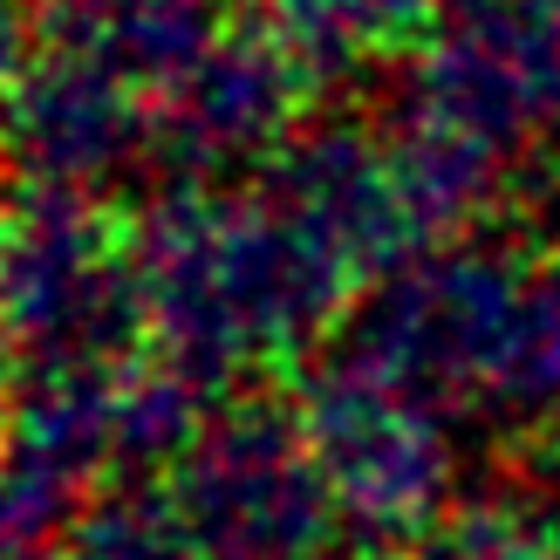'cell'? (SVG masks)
Wrapping results in <instances>:
<instances>
[{"label": "cell", "instance_id": "cell-1", "mask_svg": "<svg viewBox=\"0 0 560 560\" xmlns=\"http://www.w3.org/2000/svg\"><path fill=\"white\" fill-rule=\"evenodd\" d=\"M172 499L199 560H322L328 547L335 486L280 404H233L206 424Z\"/></svg>", "mask_w": 560, "mask_h": 560}, {"label": "cell", "instance_id": "cell-2", "mask_svg": "<svg viewBox=\"0 0 560 560\" xmlns=\"http://www.w3.org/2000/svg\"><path fill=\"white\" fill-rule=\"evenodd\" d=\"M301 431L335 486V506L355 520V540L397 547L444 506L452 444H444V424L431 410L389 397L376 383L307 370Z\"/></svg>", "mask_w": 560, "mask_h": 560}, {"label": "cell", "instance_id": "cell-3", "mask_svg": "<svg viewBox=\"0 0 560 560\" xmlns=\"http://www.w3.org/2000/svg\"><path fill=\"white\" fill-rule=\"evenodd\" d=\"M410 109L492 151L560 124V0H444Z\"/></svg>", "mask_w": 560, "mask_h": 560}, {"label": "cell", "instance_id": "cell-4", "mask_svg": "<svg viewBox=\"0 0 560 560\" xmlns=\"http://www.w3.org/2000/svg\"><path fill=\"white\" fill-rule=\"evenodd\" d=\"M144 137L151 117L130 103L124 75L82 55H42L0 103V151L27 172V185L82 191L90 178L117 172Z\"/></svg>", "mask_w": 560, "mask_h": 560}, {"label": "cell", "instance_id": "cell-5", "mask_svg": "<svg viewBox=\"0 0 560 560\" xmlns=\"http://www.w3.org/2000/svg\"><path fill=\"white\" fill-rule=\"evenodd\" d=\"M301 90H307L301 69L280 55V42L267 27L260 35L240 27V35H219V48L178 90H164L158 117H151V144L178 172V185H206L212 164L273 144L280 124L294 117Z\"/></svg>", "mask_w": 560, "mask_h": 560}, {"label": "cell", "instance_id": "cell-6", "mask_svg": "<svg viewBox=\"0 0 560 560\" xmlns=\"http://www.w3.org/2000/svg\"><path fill=\"white\" fill-rule=\"evenodd\" d=\"M267 199L280 212H294L301 226H315L349 267H370L376 280L410 267V254L424 246L397 178H389V158H376V144L349 124H328L315 137H301V144L273 164Z\"/></svg>", "mask_w": 560, "mask_h": 560}, {"label": "cell", "instance_id": "cell-7", "mask_svg": "<svg viewBox=\"0 0 560 560\" xmlns=\"http://www.w3.org/2000/svg\"><path fill=\"white\" fill-rule=\"evenodd\" d=\"M48 55H82L124 82H178L219 48L212 0H35Z\"/></svg>", "mask_w": 560, "mask_h": 560}, {"label": "cell", "instance_id": "cell-8", "mask_svg": "<svg viewBox=\"0 0 560 560\" xmlns=\"http://www.w3.org/2000/svg\"><path fill=\"white\" fill-rule=\"evenodd\" d=\"M117 410H124V383L109 370L55 362V370H35V383L21 389L8 417V452L82 486L103 458H117Z\"/></svg>", "mask_w": 560, "mask_h": 560}, {"label": "cell", "instance_id": "cell-9", "mask_svg": "<svg viewBox=\"0 0 560 560\" xmlns=\"http://www.w3.org/2000/svg\"><path fill=\"white\" fill-rule=\"evenodd\" d=\"M389 178H397L404 206L417 219V233H444L471 219L492 199V178H499V151L486 137H471L458 124H438L424 109H410L397 124V144H389Z\"/></svg>", "mask_w": 560, "mask_h": 560}, {"label": "cell", "instance_id": "cell-10", "mask_svg": "<svg viewBox=\"0 0 560 560\" xmlns=\"http://www.w3.org/2000/svg\"><path fill=\"white\" fill-rule=\"evenodd\" d=\"M62 560H199V547H191L185 520H178V499L137 479V486L103 492L75 520Z\"/></svg>", "mask_w": 560, "mask_h": 560}, {"label": "cell", "instance_id": "cell-11", "mask_svg": "<svg viewBox=\"0 0 560 560\" xmlns=\"http://www.w3.org/2000/svg\"><path fill=\"white\" fill-rule=\"evenodd\" d=\"M199 389L178 383L172 370H137L124 383V410H117V465L130 471H151L164 458H191L199 444Z\"/></svg>", "mask_w": 560, "mask_h": 560}, {"label": "cell", "instance_id": "cell-12", "mask_svg": "<svg viewBox=\"0 0 560 560\" xmlns=\"http://www.w3.org/2000/svg\"><path fill=\"white\" fill-rule=\"evenodd\" d=\"M82 513L90 506H82L75 479L27 465V458H14L8 444H0V560H42L48 540L75 534Z\"/></svg>", "mask_w": 560, "mask_h": 560}, {"label": "cell", "instance_id": "cell-13", "mask_svg": "<svg viewBox=\"0 0 560 560\" xmlns=\"http://www.w3.org/2000/svg\"><path fill=\"white\" fill-rule=\"evenodd\" d=\"M267 35L301 69V82H335L355 69L362 42H370V21H362L355 0H273Z\"/></svg>", "mask_w": 560, "mask_h": 560}, {"label": "cell", "instance_id": "cell-14", "mask_svg": "<svg viewBox=\"0 0 560 560\" xmlns=\"http://www.w3.org/2000/svg\"><path fill=\"white\" fill-rule=\"evenodd\" d=\"M21 42H27V14H21V0H0V103H8V90L27 75Z\"/></svg>", "mask_w": 560, "mask_h": 560}, {"label": "cell", "instance_id": "cell-15", "mask_svg": "<svg viewBox=\"0 0 560 560\" xmlns=\"http://www.w3.org/2000/svg\"><path fill=\"white\" fill-rule=\"evenodd\" d=\"M362 21H370V35H383V27H417L438 0H355Z\"/></svg>", "mask_w": 560, "mask_h": 560}, {"label": "cell", "instance_id": "cell-16", "mask_svg": "<svg viewBox=\"0 0 560 560\" xmlns=\"http://www.w3.org/2000/svg\"><path fill=\"white\" fill-rule=\"evenodd\" d=\"M0 389H8V335H0Z\"/></svg>", "mask_w": 560, "mask_h": 560}]
</instances>
